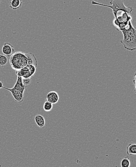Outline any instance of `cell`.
Returning <instances> with one entry per match:
<instances>
[{
	"mask_svg": "<svg viewBox=\"0 0 136 167\" xmlns=\"http://www.w3.org/2000/svg\"><path fill=\"white\" fill-rule=\"evenodd\" d=\"M123 35V39L120 43L124 49L132 51L136 49V27H134L132 21L125 28L120 30Z\"/></svg>",
	"mask_w": 136,
	"mask_h": 167,
	"instance_id": "1",
	"label": "cell"
},
{
	"mask_svg": "<svg viewBox=\"0 0 136 167\" xmlns=\"http://www.w3.org/2000/svg\"><path fill=\"white\" fill-rule=\"evenodd\" d=\"M91 4L92 5L109 7L112 9L114 18L124 14L128 13L131 14L133 10V8L130 6L126 7L124 5V0H110V5L100 4L94 1H92Z\"/></svg>",
	"mask_w": 136,
	"mask_h": 167,
	"instance_id": "2",
	"label": "cell"
},
{
	"mask_svg": "<svg viewBox=\"0 0 136 167\" xmlns=\"http://www.w3.org/2000/svg\"><path fill=\"white\" fill-rule=\"evenodd\" d=\"M29 57L27 53L22 51L16 52L11 55L10 64L15 71H18L28 64Z\"/></svg>",
	"mask_w": 136,
	"mask_h": 167,
	"instance_id": "3",
	"label": "cell"
},
{
	"mask_svg": "<svg viewBox=\"0 0 136 167\" xmlns=\"http://www.w3.org/2000/svg\"><path fill=\"white\" fill-rule=\"evenodd\" d=\"M27 87L23 84L22 78L17 76V81L13 87L11 88L3 87L2 88L8 90L13 96L15 100L18 103H22L24 99V92Z\"/></svg>",
	"mask_w": 136,
	"mask_h": 167,
	"instance_id": "4",
	"label": "cell"
},
{
	"mask_svg": "<svg viewBox=\"0 0 136 167\" xmlns=\"http://www.w3.org/2000/svg\"><path fill=\"white\" fill-rule=\"evenodd\" d=\"M37 65L35 64H28L24 68L15 73L17 76L22 77L23 79H31L35 76L36 72Z\"/></svg>",
	"mask_w": 136,
	"mask_h": 167,
	"instance_id": "5",
	"label": "cell"
},
{
	"mask_svg": "<svg viewBox=\"0 0 136 167\" xmlns=\"http://www.w3.org/2000/svg\"><path fill=\"white\" fill-rule=\"evenodd\" d=\"M60 100V97L58 93L55 91H50L48 93L46 97V100L53 104H56L58 103Z\"/></svg>",
	"mask_w": 136,
	"mask_h": 167,
	"instance_id": "6",
	"label": "cell"
},
{
	"mask_svg": "<svg viewBox=\"0 0 136 167\" xmlns=\"http://www.w3.org/2000/svg\"><path fill=\"white\" fill-rule=\"evenodd\" d=\"M14 51L13 46L9 43H5L2 49V51L3 54L8 57L11 56V55L14 53Z\"/></svg>",
	"mask_w": 136,
	"mask_h": 167,
	"instance_id": "7",
	"label": "cell"
},
{
	"mask_svg": "<svg viewBox=\"0 0 136 167\" xmlns=\"http://www.w3.org/2000/svg\"><path fill=\"white\" fill-rule=\"evenodd\" d=\"M35 122L39 128H44L45 126L46 121L44 116L41 115H37L35 117Z\"/></svg>",
	"mask_w": 136,
	"mask_h": 167,
	"instance_id": "8",
	"label": "cell"
},
{
	"mask_svg": "<svg viewBox=\"0 0 136 167\" xmlns=\"http://www.w3.org/2000/svg\"><path fill=\"white\" fill-rule=\"evenodd\" d=\"M22 0H12L9 2V7L13 10H16L22 6Z\"/></svg>",
	"mask_w": 136,
	"mask_h": 167,
	"instance_id": "9",
	"label": "cell"
},
{
	"mask_svg": "<svg viewBox=\"0 0 136 167\" xmlns=\"http://www.w3.org/2000/svg\"><path fill=\"white\" fill-rule=\"evenodd\" d=\"M127 154L129 156L136 155V143H130L129 145H128L127 147Z\"/></svg>",
	"mask_w": 136,
	"mask_h": 167,
	"instance_id": "10",
	"label": "cell"
},
{
	"mask_svg": "<svg viewBox=\"0 0 136 167\" xmlns=\"http://www.w3.org/2000/svg\"><path fill=\"white\" fill-rule=\"evenodd\" d=\"M121 167H130L131 162L129 158L125 157L122 159L120 163Z\"/></svg>",
	"mask_w": 136,
	"mask_h": 167,
	"instance_id": "11",
	"label": "cell"
},
{
	"mask_svg": "<svg viewBox=\"0 0 136 167\" xmlns=\"http://www.w3.org/2000/svg\"><path fill=\"white\" fill-rule=\"evenodd\" d=\"M43 107L45 112H50L53 109V104L46 100L44 103Z\"/></svg>",
	"mask_w": 136,
	"mask_h": 167,
	"instance_id": "12",
	"label": "cell"
},
{
	"mask_svg": "<svg viewBox=\"0 0 136 167\" xmlns=\"http://www.w3.org/2000/svg\"><path fill=\"white\" fill-rule=\"evenodd\" d=\"M8 61V59L6 56L0 54V66H4L6 64Z\"/></svg>",
	"mask_w": 136,
	"mask_h": 167,
	"instance_id": "13",
	"label": "cell"
},
{
	"mask_svg": "<svg viewBox=\"0 0 136 167\" xmlns=\"http://www.w3.org/2000/svg\"><path fill=\"white\" fill-rule=\"evenodd\" d=\"M22 82L23 84L27 87L31 84V79H23L22 78Z\"/></svg>",
	"mask_w": 136,
	"mask_h": 167,
	"instance_id": "14",
	"label": "cell"
},
{
	"mask_svg": "<svg viewBox=\"0 0 136 167\" xmlns=\"http://www.w3.org/2000/svg\"><path fill=\"white\" fill-rule=\"evenodd\" d=\"M133 83H134V84L136 83V72L134 74V79L133 80Z\"/></svg>",
	"mask_w": 136,
	"mask_h": 167,
	"instance_id": "15",
	"label": "cell"
},
{
	"mask_svg": "<svg viewBox=\"0 0 136 167\" xmlns=\"http://www.w3.org/2000/svg\"><path fill=\"white\" fill-rule=\"evenodd\" d=\"M3 84H2V82L1 81H0V88H2L3 87Z\"/></svg>",
	"mask_w": 136,
	"mask_h": 167,
	"instance_id": "16",
	"label": "cell"
},
{
	"mask_svg": "<svg viewBox=\"0 0 136 167\" xmlns=\"http://www.w3.org/2000/svg\"><path fill=\"white\" fill-rule=\"evenodd\" d=\"M135 85V89H134V92L136 94V83L134 84Z\"/></svg>",
	"mask_w": 136,
	"mask_h": 167,
	"instance_id": "17",
	"label": "cell"
},
{
	"mask_svg": "<svg viewBox=\"0 0 136 167\" xmlns=\"http://www.w3.org/2000/svg\"><path fill=\"white\" fill-rule=\"evenodd\" d=\"M1 0H0V4H1Z\"/></svg>",
	"mask_w": 136,
	"mask_h": 167,
	"instance_id": "18",
	"label": "cell"
}]
</instances>
